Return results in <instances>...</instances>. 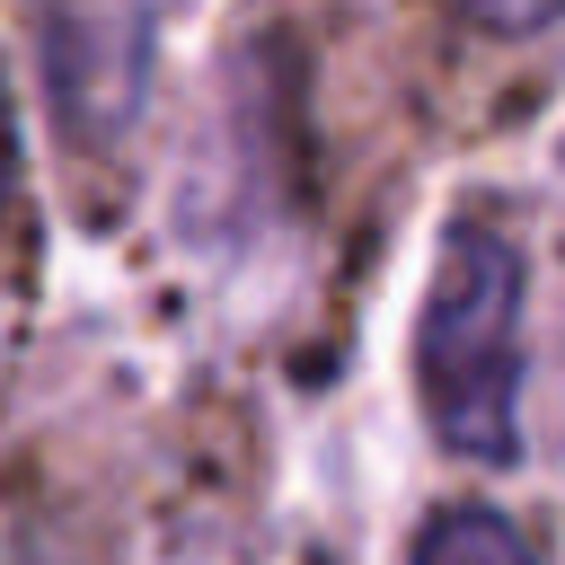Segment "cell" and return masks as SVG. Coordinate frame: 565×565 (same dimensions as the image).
<instances>
[{"mask_svg":"<svg viewBox=\"0 0 565 565\" xmlns=\"http://www.w3.org/2000/svg\"><path fill=\"white\" fill-rule=\"evenodd\" d=\"M415 388L459 459L521 450V247L486 221L441 238L424 318H415Z\"/></svg>","mask_w":565,"mask_h":565,"instance_id":"1","label":"cell"},{"mask_svg":"<svg viewBox=\"0 0 565 565\" xmlns=\"http://www.w3.org/2000/svg\"><path fill=\"white\" fill-rule=\"evenodd\" d=\"M44 71H53L62 124H79L88 141H115L150 79V0H53Z\"/></svg>","mask_w":565,"mask_h":565,"instance_id":"2","label":"cell"},{"mask_svg":"<svg viewBox=\"0 0 565 565\" xmlns=\"http://www.w3.org/2000/svg\"><path fill=\"white\" fill-rule=\"evenodd\" d=\"M415 565H530V547H521V530H512V521H494V512L459 503V512H433V521H424Z\"/></svg>","mask_w":565,"mask_h":565,"instance_id":"3","label":"cell"},{"mask_svg":"<svg viewBox=\"0 0 565 565\" xmlns=\"http://www.w3.org/2000/svg\"><path fill=\"white\" fill-rule=\"evenodd\" d=\"M477 26H494V35H530V26H556L565 18V0H459Z\"/></svg>","mask_w":565,"mask_h":565,"instance_id":"4","label":"cell"},{"mask_svg":"<svg viewBox=\"0 0 565 565\" xmlns=\"http://www.w3.org/2000/svg\"><path fill=\"white\" fill-rule=\"evenodd\" d=\"M0 203H9V124H0Z\"/></svg>","mask_w":565,"mask_h":565,"instance_id":"5","label":"cell"}]
</instances>
